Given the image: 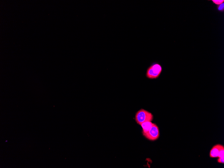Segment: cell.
I'll list each match as a JSON object with an SVG mask.
<instances>
[{
	"label": "cell",
	"mask_w": 224,
	"mask_h": 168,
	"mask_svg": "<svg viewBox=\"0 0 224 168\" xmlns=\"http://www.w3.org/2000/svg\"><path fill=\"white\" fill-rule=\"evenodd\" d=\"M162 71V65L158 63H154L148 67L146 76L149 79H156L160 77Z\"/></svg>",
	"instance_id": "1"
},
{
	"label": "cell",
	"mask_w": 224,
	"mask_h": 168,
	"mask_svg": "<svg viewBox=\"0 0 224 168\" xmlns=\"http://www.w3.org/2000/svg\"><path fill=\"white\" fill-rule=\"evenodd\" d=\"M153 118V116L151 113L143 109L139 110L135 115L136 121L139 125L145 122H152Z\"/></svg>",
	"instance_id": "2"
},
{
	"label": "cell",
	"mask_w": 224,
	"mask_h": 168,
	"mask_svg": "<svg viewBox=\"0 0 224 168\" xmlns=\"http://www.w3.org/2000/svg\"><path fill=\"white\" fill-rule=\"evenodd\" d=\"M143 136L148 140L154 141L157 140L160 136L159 129L155 124H154L149 131Z\"/></svg>",
	"instance_id": "3"
},
{
	"label": "cell",
	"mask_w": 224,
	"mask_h": 168,
	"mask_svg": "<svg viewBox=\"0 0 224 168\" xmlns=\"http://www.w3.org/2000/svg\"><path fill=\"white\" fill-rule=\"evenodd\" d=\"M221 145L219 144L214 146L211 150L210 152V157L211 158L218 157L220 150L221 148Z\"/></svg>",
	"instance_id": "4"
},
{
	"label": "cell",
	"mask_w": 224,
	"mask_h": 168,
	"mask_svg": "<svg viewBox=\"0 0 224 168\" xmlns=\"http://www.w3.org/2000/svg\"><path fill=\"white\" fill-rule=\"evenodd\" d=\"M154 123L151 121H147L143 123L140 125L143 129V135L146 134L149 130L151 127L154 124Z\"/></svg>",
	"instance_id": "5"
},
{
	"label": "cell",
	"mask_w": 224,
	"mask_h": 168,
	"mask_svg": "<svg viewBox=\"0 0 224 168\" xmlns=\"http://www.w3.org/2000/svg\"><path fill=\"white\" fill-rule=\"evenodd\" d=\"M217 9L219 12H223L224 11V3L221 4V5H217Z\"/></svg>",
	"instance_id": "6"
},
{
	"label": "cell",
	"mask_w": 224,
	"mask_h": 168,
	"mask_svg": "<svg viewBox=\"0 0 224 168\" xmlns=\"http://www.w3.org/2000/svg\"><path fill=\"white\" fill-rule=\"evenodd\" d=\"M224 157V147L222 145L220 150L218 158Z\"/></svg>",
	"instance_id": "7"
},
{
	"label": "cell",
	"mask_w": 224,
	"mask_h": 168,
	"mask_svg": "<svg viewBox=\"0 0 224 168\" xmlns=\"http://www.w3.org/2000/svg\"><path fill=\"white\" fill-rule=\"evenodd\" d=\"M213 3L216 5H219L224 3V0H212Z\"/></svg>",
	"instance_id": "8"
},
{
	"label": "cell",
	"mask_w": 224,
	"mask_h": 168,
	"mask_svg": "<svg viewBox=\"0 0 224 168\" xmlns=\"http://www.w3.org/2000/svg\"><path fill=\"white\" fill-rule=\"evenodd\" d=\"M217 162L220 163H224V157H219L217 160Z\"/></svg>",
	"instance_id": "9"
}]
</instances>
